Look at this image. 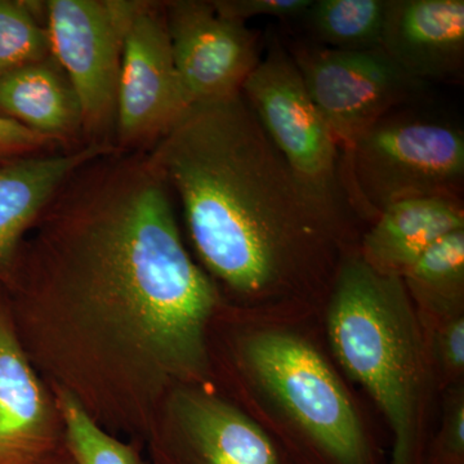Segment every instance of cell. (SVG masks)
<instances>
[{
  "label": "cell",
  "mask_w": 464,
  "mask_h": 464,
  "mask_svg": "<svg viewBox=\"0 0 464 464\" xmlns=\"http://www.w3.org/2000/svg\"><path fill=\"white\" fill-rule=\"evenodd\" d=\"M172 195L148 152L92 159L42 213L8 292L102 315L158 374L199 377L218 292L183 246Z\"/></svg>",
  "instance_id": "6da1fadb"
},
{
  "label": "cell",
  "mask_w": 464,
  "mask_h": 464,
  "mask_svg": "<svg viewBox=\"0 0 464 464\" xmlns=\"http://www.w3.org/2000/svg\"><path fill=\"white\" fill-rule=\"evenodd\" d=\"M148 154L232 293L267 301L333 283L347 219L295 176L243 94L191 105Z\"/></svg>",
  "instance_id": "7a4b0ae2"
},
{
  "label": "cell",
  "mask_w": 464,
  "mask_h": 464,
  "mask_svg": "<svg viewBox=\"0 0 464 464\" xmlns=\"http://www.w3.org/2000/svg\"><path fill=\"white\" fill-rule=\"evenodd\" d=\"M411 302L401 277L378 273L360 253L342 256L332 284L329 341L344 371L386 415L392 464H413L427 381Z\"/></svg>",
  "instance_id": "3957f363"
},
{
  "label": "cell",
  "mask_w": 464,
  "mask_h": 464,
  "mask_svg": "<svg viewBox=\"0 0 464 464\" xmlns=\"http://www.w3.org/2000/svg\"><path fill=\"white\" fill-rule=\"evenodd\" d=\"M348 208L375 219L414 198L462 199L464 134L440 119L395 110L341 154Z\"/></svg>",
  "instance_id": "277c9868"
},
{
  "label": "cell",
  "mask_w": 464,
  "mask_h": 464,
  "mask_svg": "<svg viewBox=\"0 0 464 464\" xmlns=\"http://www.w3.org/2000/svg\"><path fill=\"white\" fill-rule=\"evenodd\" d=\"M246 364L266 392L338 464H366L368 447L350 396L319 353L302 338L261 332Z\"/></svg>",
  "instance_id": "5b68a950"
},
{
  "label": "cell",
  "mask_w": 464,
  "mask_h": 464,
  "mask_svg": "<svg viewBox=\"0 0 464 464\" xmlns=\"http://www.w3.org/2000/svg\"><path fill=\"white\" fill-rule=\"evenodd\" d=\"M140 0H48L51 53L74 88L85 145L114 148L125 33Z\"/></svg>",
  "instance_id": "8992f818"
},
{
  "label": "cell",
  "mask_w": 464,
  "mask_h": 464,
  "mask_svg": "<svg viewBox=\"0 0 464 464\" xmlns=\"http://www.w3.org/2000/svg\"><path fill=\"white\" fill-rule=\"evenodd\" d=\"M241 94L295 176L347 219L350 208L342 188L341 150L288 48L271 42Z\"/></svg>",
  "instance_id": "52a82bcc"
},
{
  "label": "cell",
  "mask_w": 464,
  "mask_h": 464,
  "mask_svg": "<svg viewBox=\"0 0 464 464\" xmlns=\"http://www.w3.org/2000/svg\"><path fill=\"white\" fill-rule=\"evenodd\" d=\"M288 51L341 154L382 118L418 99L427 87L402 72L382 48L338 51L301 42Z\"/></svg>",
  "instance_id": "ba28073f"
},
{
  "label": "cell",
  "mask_w": 464,
  "mask_h": 464,
  "mask_svg": "<svg viewBox=\"0 0 464 464\" xmlns=\"http://www.w3.org/2000/svg\"><path fill=\"white\" fill-rule=\"evenodd\" d=\"M188 108L174 65L163 3L140 0L121 54L116 151L148 152Z\"/></svg>",
  "instance_id": "9c48e42d"
},
{
  "label": "cell",
  "mask_w": 464,
  "mask_h": 464,
  "mask_svg": "<svg viewBox=\"0 0 464 464\" xmlns=\"http://www.w3.org/2000/svg\"><path fill=\"white\" fill-rule=\"evenodd\" d=\"M174 65L188 103L215 102L241 93L258 65L257 33L222 16L212 2H164Z\"/></svg>",
  "instance_id": "30bf717a"
},
{
  "label": "cell",
  "mask_w": 464,
  "mask_h": 464,
  "mask_svg": "<svg viewBox=\"0 0 464 464\" xmlns=\"http://www.w3.org/2000/svg\"><path fill=\"white\" fill-rule=\"evenodd\" d=\"M381 48L415 81L459 82L463 0H389Z\"/></svg>",
  "instance_id": "8fae6325"
},
{
  "label": "cell",
  "mask_w": 464,
  "mask_h": 464,
  "mask_svg": "<svg viewBox=\"0 0 464 464\" xmlns=\"http://www.w3.org/2000/svg\"><path fill=\"white\" fill-rule=\"evenodd\" d=\"M112 150L83 145L0 164V284L5 289L16 276L24 235L41 218L58 188L79 167Z\"/></svg>",
  "instance_id": "7c38bea8"
},
{
  "label": "cell",
  "mask_w": 464,
  "mask_h": 464,
  "mask_svg": "<svg viewBox=\"0 0 464 464\" xmlns=\"http://www.w3.org/2000/svg\"><path fill=\"white\" fill-rule=\"evenodd\" d=\"M0 284V464H39L52 444L50 408Z\"/></svg>",
  "instance_id": "4fadbf2b"
},
{
  "label": "cell",
  "mask_w": 464,
  "mask_h": 464,
  "mask_svg": "<svg viewBox=\"0 0 464 464\" xmlns=\"http://www.w3.org/2000/svg\"><path fill=\"white\" fill-rule=\"evenodd\" d=\"M460 228V198H414L386 208L366 232L359 253L378 273L401 277L433 243Z\"/></svg>",
  "instance_id": "5bb4252c"
},
{
  "label": "cell",
  "mask_w": 464,
  "mask_h": 464,
  "mask_svg": "<svg viewBox=\"0 0 464 464\" xmlns=\"http://www.w3.org/2000/svg\"><path fill=\"white\" fill-rule=\"evenodd\" d=\"M0 116L63 150L85 145L78 96L53 56L0 79Z\"/></svg>",
  "instance_id": "9a60e30c"
},
{
  "label": "cell",
  "mask_w": 464,
  "mask_h": 464,
  "mask_svg": "<svg viewBox=\"0 0 464 464\" xmlns=\"http://www.w3.org/2000/svg\"><path fill=\"white\" fill-rule=\"evenodd\" d=\"M179 415L203 464H279L267 435L222 400L197 392L182 393Z\"/></svg>",
  "instance_id": "2e32d148"
},
{
  "label": "cell",
  "mask_w": 464,
  "mask_h": 464,
  "mask_svg": "<svg viewBox=\"0 0 464 464\" xmlns=\"http://www.w3.org/2000/svg\"><path fill=\"white\" fill-rule=\"evenodd\" d=\"M409 297L431 315H458L464 295V228L433 243L401 275Z\"/></svg>",
  "instance_id": "e0dca14e"
},
{
  "label": "cell",
  "mask_w": 464,
  "mask_h": 464,
  "mask_svg": "<svg viewBox=\"0 0 464 464\" xmlns=\"http://www.w3.org/2000/svg\"><path fill=\"white\" fill-rule=\"evenodd\" d=\"M389 0H313L299 20L311 42L338 51L381 48Z\"/></svg>",
  "instance_id": "ac0fdd59"
},
{
  "label": "cell",
  "mask_w": 464,
  "mask_h": 464,
  "mask_svg": "<svg viewBox=\"0 0 464 464\" xmlns=\"http://www.w3.org/2000/svg\"><path fill=\"white\" fill-rule=\"evenodd\" d=\"M51 56L45 2L0 0V79Z\"/></svg>",
  "instance_id": "d6986e66"
},
{
  "label": "cell",
  "mask_w": 464,
  "mask_h": 464,
  "mask_svg": "<svg viewBox=\"0 0 464 464\" xmlns=\"http://www.w3.org/2000/svg\"><path fill=\"white\" fill-rule=\"evenodd\" d=\"M60 408L78 464H139L133 451L103 432L72 396L63 393Z\"/></svg>",
  "instance_id": "ffe728a7"
},
{
  "label": "cell",
  "mask_w": 464,
  "mask_h": 464,
  "mask_svg": "<svg viewBox=\"0 0 464 464\" xmlns=\"http://www.w3.org/2000/svg\"><path fill=\"white\" fill-rule=\"evenodd\" d=\"M313 0H213L222 16L246 23L255 17L301 18Z\"/></svg>",
  "instance_id": "44dd1931"
},
{
  "label": "cell",
  "mask_w": 464,
  "mask_h": 464,
  "mask_svg": "<svg viewBox=\"0 0 464 464\" xmlns=\"http://www.w3.org/2000/svg\"><path fill=\"white\" fill-rule=\"evenodd\" d=\"M63 150L56 142L0 116V164Z\"/></svg>",
  "instance_id": "7402d4cb"
},
{
  "label": "cell",
  "mask_w": 464,
  "mask_h": 464,
  "mask_svg": "<svg viewBox=\"0 0 464 464\" xmlns=\"http://www.w3.org/2000/svg\"><path fill=\"white\" fill-rule=\"evenodd\" d=\"M440 364L448 374L458 375L464 368V319L451 317L440 328L436 337Z\"/></svg>",
  "instance_id": "603a6c76"
},
{
  "label": "cell",
  "mask_w": 464,
  "mask_h": 464,
  "mask_svg": "<svg viewBox=\"0 0 464 464\" xmlns=\"http://www.w3.org/2000/svg\"><path fill=\"white\" fill-rule=\"evenodd\" d=\"M441 451L449 460H460L464 454V405L463 398H457L449 405L442 432Z\"/></svg>",
  "instance_id": "cb8c5ba5"
}]
</instances>
